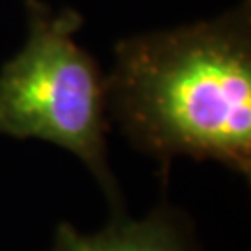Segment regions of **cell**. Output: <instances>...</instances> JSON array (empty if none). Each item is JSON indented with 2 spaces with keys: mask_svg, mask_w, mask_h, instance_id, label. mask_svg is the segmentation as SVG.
Segmentation results:
<instances>
[{
  "mask_svg": "<svg viewBox=\"0 0 251 251\" xmlns=\"http://www.w3.org/2000/svg\"><path fill=\"white\" fill-rule=\"evenodd\" d=\"M108 114L168 175L177 156L251 175L250 0L208 21L121 39Z\"/></svg>",
  "mask_w": 251,
  "mask_h": 251,
  "instance_id": "cell-1",
  "label": "cell"
},
{
  "mask_svg": "<svg viewBox=\"0 0 251 251\" xmlns=\"http://www.w3.org/2000/svg\"><path fill=\"white\" fill-rule=\"evenodd\" d=\"M28 36L0 69V134L43 140L78 156L106 194L112 216L123 198L108 166L106 76L76 43L82 17L26 0Z\"/></svg>",
  "mask_w": 251,
  "mask_h": 251,
  "instance_id": "cell-2",
  "label": "cell"
},
{
  "mask_svg": "<svg viewBox=\"0 0 251 251\" xmlns=\"http://www.w3.org/2000/svg\"><path fill=\"white\" fill-rule=\"evenodd\" d=\"M50 251H199V248L184 214L160 205L144 220H130L125 212L112 216V222L95 234L78 233L71 224L62 222Z\"/></svg>",
  "mask_w": 251,
  "mask_h": 251,
  "instance_id": "cell-3",
  "label": "cell"
}]
</instances>
